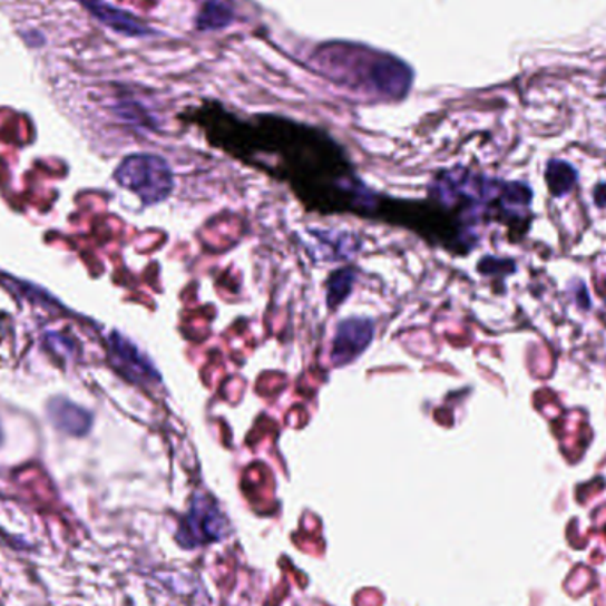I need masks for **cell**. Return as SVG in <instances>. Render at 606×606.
Returning a JSON list of instances; mask_svg holds the SVG:
<instances>
[{
    "label": "cell",
    "mask_w": 606,
    "mask_h": 606,
    "mask_svg": "<svg viewBox=\"0 0 606 606\" xmlns=\"http://www.w3.org/2000/svg\"><path fill=\"white\" fill-rule=\"evenodd\" d=\"M314 59L321 74L360 91L399 98L412 84L410 68L403 62L360 45H323Z\"/></svg>",
    "instance_id": "obj_1"
},
{
    "label": "cell",
    "mask_w": 606,
    "mask_h": 606,
    "mask_svg": "<svg viewBox=\"0 0 606 606\" xmlns=\"http://www.w3.org/2000/svg\"><path fill=\"white\" fill-rule=\"evenodd\" d=\"M121 187L134 192L144 204L167 199L174 188V176L164 158L148 153L126 156L114 174Z\"/></svg>",
    "instance_id": "obj_2"
},
{
    "label": "cell",
    "mask_w": 606,
    "mask_h": 606,
    "mask_svg": "<svg viewBox=\"0 0 606 606\" xmlns=\"http://www.w3.org/2000/svg\"><path fill=\"white\" fill-rule=\"evenodd\" d=\"M229 521L222 515L221 507L208 495L192 500L190 511L179 527L178 541L185 548L209 545L229 534Z\"/></svg>",
    "instance_id": "obj_3"
},
{
    "label": "cell",
    "mask_w": 606,
    "mask_h": 606,
    "mask_svg": "<svg viewBox=\"0 0 606 606\" xmlns=\"http://www.w3.org/2000/svg\"><path fill=\"white\" fill-rule=\"evenodd\" d=\"M110 364L117 373L137 385H156L162 377L158 369L152 364V360L144 355L139 348L135 346L130 339L119 332H113L109 338Z\"/></svg>",
    "instance_id": "obj_4"
},
{
    "label": "cell",
    "mask_w": 606,
    "mask_h": 606,
    "mask_svg": "<svg viewBox=\"0 0 606 606\" xmlns=\"http://www.w3.org/2000/svg\"><path fill=\"white\" fill-rule=\"evenodd\" d=\"M374 338V325L371 320L351 317V320L339 323L335 332L334 348H332V362L334 365L350 364L365 348L371 344Z\"/></svg>",
    "instance_id": "obj_5"
},
{
    "label": "cell",
    "mask_w": 606,
    "mask_h": 606,
    "mask_svg": "<svg viewBox=\"0 0 606 606\" xmlns=\"http://www.w3.org/2000/svg\"><path fill=\"white\" fill-rule=\"evenodd\" d=\"M77 2H80L96 20H100L104 26L119 35L134 36V38L152 35L149 27L144 26L139 18L131 17L130 13H126L116 6L107 4L104 0H77Z\"/></svg>",
    "instance_id": "obj_6"
},
{
    "label": "cell",
    "mask_w": 606,
    "mask_h": 606,
    "mask_svg": "<svg viewBox=\"0 0 606 606\" xmlns=\"http://www.w3.org/2000/svg\"><path fill=\"white\" fill-rule=\"evenodd\" d=\"M48 420L62 433L84 437L92 426V413L65 398L50 399L47 404Z\"/></svg>",
    "instance_id": "obj_7"
},
{
    "label": "cell",
    "mask_w": 606,
    "mask_h": 606,
    "mask_svg": "<svg viewBox=\"0 0 606 606\" xmlns=\"http://www.w3.org/2000/svg\"><path fill=\"white\" fill-rule=\"evenodd\" d=\"M545 179L554 197H564L576 187L578 174L568 162L551 160L546 165Z\"/></svg>",
    "instance_id": "obj_8"
},
{
    "label": "cell",
    "mask_w": 606,
    "mask_h": 606,
    "mask_svg": "<svg viewBox=\"0 0 606 606\" xmlns=\"http://www.w3.org/2000/svg\"><path fill=\"white\" fill-rule=\"evenodd\" d=\"M355 275L353 270H339L332 275L329 282V305L335 307L342 300L346 299L350 293L351 286H353Z\"/></svg>",
    "instance_id": "obj_9"
},
{
    "label": "cell",
    "mask_w": 606,
    "mask_h": 606,
    "mask_svg": "<svg viewBox=\"0 0 606 606\" xmlns=\"http://www.w3.org/2000/svg\"><path fill=\"white\" fill-rule=\"evenodd\" d=\"M231 9L221 2L209 0L208 4L204 6L203 13L199 17L201 29H218V27L229 26Z\"/></svg>",
    "instance_id": "obj_10"
},
{
    "label": "cell",
    "mask_w": 606,
    "mask_h": 606,
    "mask_svg": "<svg viewBox=\"0 0 606 606\" xmlns=\"http://www.w3.org/2000/svg\"><path fill=\"white\" fill-rule=\"evenodd\" d=\"M2 438L4 437H2V428H0V443H2Z\"/></svg>",
    "instance_id": "obj_11"
},
{
    "label": "cell",
    "mask_w": 606,
    "mask_h": 606,
    "mask_svg": "<svg viewBox=\"0 0 606 606\" xmlns=\"http://www.w3.org/2000/svg\"><path fill=\"white\" fill-rule=\"evenodd\" d=\"M605 305H606V300H605Z\"/></svg>",
    "instance_id": "obj_12"
}]
</instances>
